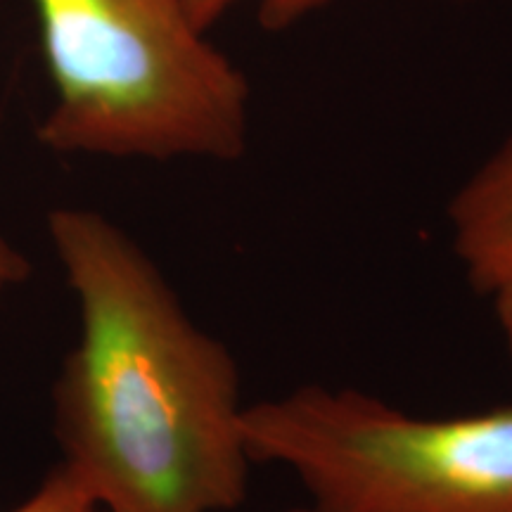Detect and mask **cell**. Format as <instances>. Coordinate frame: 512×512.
Returning <instances> with one entry per match:
<instances>
[{
	"label": "cell",
	"mask_w": 512,
	"mask_h": 512,
	"mask_svg": "<svg viewBox=\"0 0 512 512\" xmlns=\"http://www.w3.org/2000/svg\"><path fill=\"white\" fill-rule=\"evenodd\" d=\"M48 240L79 309L53 387L60 465L100 512L238 510L254 460L235 356L102 211L53 209Z\"/></svg>",
	"instance_id": "cell-1"
},
{
	"label": "cell",
	"mask_w": 512,
	"mask_h": 512,
	"mask_svg": "<svg viewBox=\"0 0 512 512\" xmlns=\"http://www.w3.org/2000/svg\"><path fill=\"white\" fill-rule=\"evenodd\" d=\"M53 102L36 138L64 157L235 162L247 152V76L188 0H31Z\"/></svg>",
	"instance_id": "cell-2"
},
{
	"label": "cell",
	"mask_w": 512,
	"mask_h": 512,
	"mask_svg": "<svg viewBox=\"0 0 512 512\" xmlns=\"http://www.w3.org/2000/svg\"><path fill=\"white\" fill-rule=\"evenodd\" d=\"M245 439L325 512H512V403L430 418L311 382L249 403Z\"/></svg>",
	"instance_id": "cell-3"
},
{
	"label": "cell",
	"mask_w": 512,
	"mask_h": 512,
	"mask_svg": "<svg viewBox=\"0 0 512 512\" xmlns=\"http://www.w3.org/2000/svg\"><path fill=\"white\" fill-rule=\"evenodd\" d=\"M446 219L467 280L489 297L512 278V133L456 190Z\"/></svg>",
	"instance_id": "cell-4"
},
{
	"label": "cell",
	"mask_w": 512,
	"mask_h": 512,
	"mask_svg": "<svg viewBox=\"0 0 512 512\" xmlns=\"http://www.w3.org/2000/svg\"><path fill=\"white\" fill-rule=\"evenodd\" d=\"M8 512H100L93 496L57 465L31 494Z\"/></svg>",
	"instance_id": "cell-5"
},
{
	"label": "cell",
	"mask_w": 512,
	"mask_h": 512,
	"mask_svg": "<svg viewBox=\"0 0 512 512\" xmlns=\"http://www.w3.org/2000/svg\"><path fill=\"white\" fill-rule=\"evenodd\" d=\"M328 3L330 0H259V19L271 31L290 29Z\"/></svg>",
	"instance_id": "cell-6"
},
{
	"label": "cell",
	"mask_w": 512,
	"mask_h": 512,
	"mask_svg": "<svg viewBox=\"0 0 512 512\" xmlns=\"http://www.w3.org/2000/svg\"><path fill=\"white\" fill-rule=\"evenodd\" d=\"M31 278L29 256L12 242L8 235L0 233V304L19 290Z\"/></svg>",
	"instance_id": "cell-7"
},
{
	"label": "cell",
	"mask_w": 512,
	"mask_h": 512,
	"mask_svg": "<svg viewBox=\"0 0 512 512\" xmlns=\"http://www.w3.org/2000/svg\"><path fill=\"white\" fill-rule=\"evenodd\" d=\"M489 297L491 302H494L498 330H501L505 349H508L510 361H512V278L498 285Z\"/></svg>",
	"instance_id": "cell-8"
},
{
	"label": "cell",
	"mask_w": 512,
	"mask_h": 512,
	"mask_svg": "<svg viewBox=\"0 0 512 512\" xmlns=\"http://www.w3.org/2000/svg\"><path fill=\"white\" fill-rule=\"evenodd\" d=\"M188 3L197 24L209 31L221 17H226L235 5H240L242 0H188Z\"/></svg>",
	"instance_id": "cell-9"
},
{
	"label": "cell",
	"mask_w": 512,
	"mask_h": 512,
	"mask_svg": "<svg viewBox=\"0 0 512 512\" xmlns=\"http://www.w3.org/2000/svg\"><path fill=\"white\" fill-rule=\"evenodd\" d=\"M283 512H325L316 508V505H306V508H292V510H283Z\"/></svg>",
	"instance_id": "cell-10"
}]
</instances>
